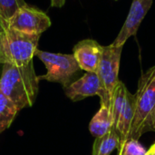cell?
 I'll use <instances>...</instances> for the list:
<instances>
[{
    "instance_id": "1",
    "label": "cell",
    "mask_w": 155,
    "mask_h": 155,
    "mask_svg": "<svg viewBox=\"0 0 155 155\" xmlns=\"http://www.w3.org/2000/svg\"><path fill=\"white\" fill-rule=\"evenodd\" d=\"M39 81L33 61L24 66L3 64L0 91L20 111L25 107H32L35 104L38 94Z\"/></svg>"
},
{
    "instance_id": "2",
    "label": "cell",
    "mask_w": 155,
    "mask_h": 155,
    "mask_svg": "<svg viewBox=\"0 0 155 155\" xmlns=\"http://www.w3.org/2000/svg\"><path fill=\"white\" fill-rule=\"evenodd\" d=\"M134 99L129 139L139 140L146 133H155V65L141 75Z\"/></svg>"
},
{
    "instance_id": "3",
    "label": "cell",
    "mask_w": 155,
    "mask_h": 155,
    "mask_svg": "<svg viewBox=\"0 0 155 155\" xmlns=\"http://www.w3.org/2000/svg\"><path fill=\"white\" fill-rule=\"evenodd\" d=\"M40 35L5 26L0 31V64L15 66L28 64L35 54Z\"/></svg>"
},
{
    "instance_id": "4",
    "label": "cell",
    "mask_w": 155,
    "mask_h": 155,
    "mask_svg": "<svg viewBox=\"0 0 155 155\" xmlns=\"http://www.w3.org/2000/svg\"><path fill=\"white\" fill-rule=\"evenodd\" d=\"M124 46H115L113 44L104 46L101 61L96 72L103 89V94L100 98L101 104L110 109L111 101L115 87L119 80V69L121 55Z\"/></svg>"
},
{
    "instance_id": "5",
    "label": "cell",
    "mask_w": 155,
    "mask_h": 155,
    "mask_svg": "<svg viewBox=\"0 0 155 155\" xmlns=\"http://www.w3.org/2000/svg\"><path fill=\"white\" fill-rule=\"evenodd\" d=\"M35 55L46 68V74L38 76L39 80L58 83L64 88L70 84L72 77L80 70L74 54L50 53L37 49Z\"/></svg>"
},
{
    "instance_id": "6",
    "label": "cell",
    "mask_w": 155,
    "mask_h": 155,
    "mask_svg": "<svg viewBox=\"0 0 155 155\" xmlns=\"http://www.w3.org/2000/svg\"><path fill=\"white\" fill-rule=\"evenodd\" d=\"M51 25V19L45 12L25 5L16 11L5 26L26 34L41 35Z\"/></svg>"
},
{
    "instance_id": "7",
    "label": "cell",
    "mask_w": 155,
    "mask_h": 155,
    "mask_svg": "<svg viewBox=\"0 0 155 155\" xmlns=\"http://www.w3.org/2000/svg\"><path fill=\"white\" fill-rule=\"evenodd\" d=\"M153 0H133L126 20L118 35L112 43L115 46H124L126 41L137 34L140 25L150 10Z\"/></svg>"
},
{
    "instance_id": "8",
    "label": "cell",
    "mask_w": 155,
    "mask_h": 155,
    "mask_svg": "<svg viewBox=\"0 0 155 155\" xmlns=\"http://www.w3.org/2000/svg\"><path fill=\"white\" fill-rule=\"evenodd\" d=\"M104 46L93 39H84L74 47V56L80 69L88 73H96L101 61Z\"/></svg>"
},
{
    "instance_id": "9",
    "label": "cell",
    "mask_w": 155,
    "mask_h": 155,
    "mask_svg": "<svg viewBox=\"0 0 155 155\" xmlns=\"http://www.w3.org/2000/svg\"><path fill=\"white\" fill-rule=\"evenodd\" d=\"M64 93L71 101L78 102L94 95H98L101 98L103 89L97 74L86 72L80 79L64 88Z\"/></svg>"
},
{
    "instance_id": "10",
    "label": "cell",
    "mask_w": 155,
    "mask_h": 155,
    "mask_svg": "<svg viewBox=\"0 0 155 155\" xmlns=\"http://www.w3.org/2000/svg\"><path fill=\"white\" fill-rule=\"evenodd\" d=\"M134 94H131L128 90L126 94V98L124 102V108L121 112L117 124L115 125V130L117 131L120 138V143H124L129 139L132 124L134 116Z\"/></svg>"
},
{
    "instance_id": "11",
    "label": "cell",
    "mask_w": 155,
    "mask_h": 155,
    "mask_svg": "<svg viewBox=\"0 0 155 155\" xmlns=\"http://www.w3.org/2000/svg\"><path fill=\"white\" fill-rule=\"evenodd\" d=\"M112 127L114 124L111 111L107 106L101 104L100 109L89 124V131L93 136L97 138L106 134Z\"/></svg>"
},
{
    "instance_id": "12",
    "label": "cell",
    "mask_w": 155,
    "mask_h": 155,
    "mask_svg": "<svg viewBox=\"0 0 155 155\" xmlns=\"http://www.w3.org/2000/svg\"><path fill=\"white\" fill-rule=\"evenodd\" d=\"M119 143V134L115 128L112 127L106 134L95 138L92 155H111L114 150H117Z\"/></svg>"
},
{
    "instance_id": "13",
    "label": "cell",
    "mask_w": 155,
    "mask_h": 155,
    "mask_svg": "<svg viewBox=\"0 0 155 155\" xmlns=\"http://www.w3.org/2000/svg\"><path fill=\"white\" fill-rule=\"evenodd\" d=\"M18 112L12 101L0 91V134L10 127Z\"/></svg>"
},
{
    "instance_id": "14",
    "label": "cell",
    "mask_w": 155,
    "mask_h": 155,
    "mask_svg": "<svg viewBox=\"0 0 155 155\" xmlns=\"http://www.w3.org/2000/svg\"><path fill=\"white\" fill-rule=\"evenodd\" d=\"M127 92H128L127 87L122 81H120L114 89L113 98L111 101V106H110V111L113 117V124L114 128L119 119V116L121 114V112L124 108Z\"/></svg>"
},
{
    "instance_id": "15",
    "label": "cell",
    "mask_w": 155,
    "mask_h": 155,
    "mask_svg": "<svg viewBox=\"0 0 155 155\" xmlns=\"http://www.w3.org/2000/svg\"><path fill=\"white\" fill-rule=\"evenodd\" d=\"M25 5L24 0H0V20L4 27L16 11Z\"/></svg>"
},
{
    "instance_id": "16",
    "label": "cell",
    "mask_w": 155,
    "mask_h": 155,
    "mask_svg": "<svg viewBox=\"0 0 155 155\" xmlns=\"http://www.w3.org/2000/svg\"><path fill=\"white\" fill-rule=\"evenodd\" d=\"M147 151L139 143V140L128 139L124 143L119 144L117 155H146Z\"/></svg>"
},
{
    "instance_id": "17",
    "label": "cell",
    "mask_w": 155,
    "mask_h": 155,
    "mask_svg": "<svg viewBox=\"0 0 155 155\" xmlns=\"http://www.w3.org/2000/svg\"><path fill=\"white\" fill-rule=\"evenodd\" d=\"M65 4V0H51V6L62 7Z\"/></svg>"
},
{
    "instance_id": "18",
    "label": "cell",
    "mask_w": 155,
    "mask_h": 155,
    "mask_svg": "<svg viewBox=\"0 0 155 155\" xmlns=\"http://www.w3.org/2000/svg\"><path fill=\"white\" fill-rule=\"evenodd\" d=\"M148 152L149 153H153V154L155 155V143L154 144H153L152 146H151V148L148 150Z\"/></svg>"
},
{
    "instance_id": "19",
    "label": "cell",
    "mask_w": 155,
    "mask_h": 155,
    "mask_svg": "<svg viewBox=\"0 0 155 155\" xmlns=\"http://www.w3.org/2000/svg\"><path fill=\"white\" fill-rule=\"evenodd\" d=\"M3 28H4V25H3V24H2V22H1V20H0V31H2Z\"/></svg>"
},
{
    "instance_id": "20",
    "label": "cell",
    "mask_w": 155,
    "mask_h": 155,
    "mask_svg": "<svg viewBox=\"0 0 155 155\" xmlns=\"http://www.w3.org/2000/svg\"><path fill=\"white\" fill-rule=\"evenodd\" d=\"M146 155H154V154H153V153H149V152L147 151V153H146Z\"/></svg>"
}]
</instances>
